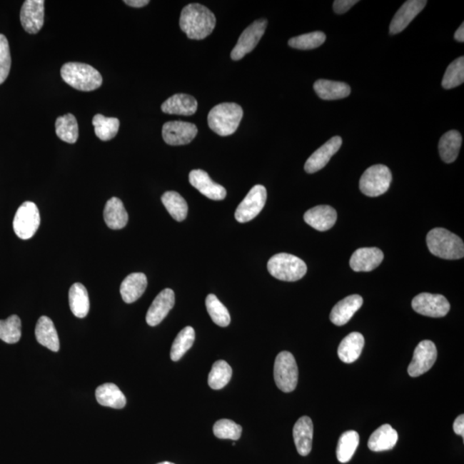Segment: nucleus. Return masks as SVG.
<instances>
[{"instance_id":"nucleus-1","label":"nucleus","mask_w":464,"mask_h":464,"mask_svg":"<svg viewBox=\"0 0 464 464\" xmlns=\"http://www.w3.org/2000/svg\"><path fill=\"white\" fill-rule=\"evenodd\" d=\"M216 18L208 8L200 4H191L181 11L180 27L189 39L202 40L212 34Z\"/></svg>"},{"instance_id":"nucleus-2","label":"nucleus","mask_w":464,"mask_h":464,"mask_svg":"<svg viewBox=\"0 0 464 464\" xmlns=\"http://www.w3.org/2000/svg\"><path fill=\"white\" fill-rule=\"evenodd\" d=\"M428 250L433 256L445 260H458L464 256V244L458 236L443 228H435L427 236Z\"/></svg>"},{"instance_id":"nucleus-3","label":"nucleus","mask_w":464,"mask_h":464,"mask_svg":"<svg viewBox=\"0 0 464 464\" xmlns=\"http://www.w3.org/2000/svg\"><path fill=\"white\" fill-rule=\"evenodd\" d=\"M61 74L66 84L79 91H95L103 84L102 75L99 71L83 63H66L62 66Z\"/></svg>"},{"instance_id":"nucleus-4","label":"nucleus","mask_w":464,"mask_h":464,"mask_svg":"<svg viewBox=\"0 0 464 464\" xmlns=\"http://www.w3.org/2000/svg\"><path fill=\"white\" fill-rule=\"evenodd\" d=\"M243 116V109L237 104H218L208 114L209 128L221 136H229L237 131Z\"/></svg>"},{"instance_id":"nucleus-5","label":"nucleus","mask_w":464,"mask_h":464,"mask_svg":"<svg viewBox=\"0 0 464 464\" xmlns=\"http://www.w3.org/2000/svg\"><path fill=\"white\" fill-rule=\"evenodd\" d=\"M268 270L277 280L293 282L301 280L306 276L307 266L297 256L281 253L270 258Z\"/></svg>"},{"instance_id":"nucleus-6","label":"nucleus","mask_w":464,"mask_h":464,"mask_svg":"<svg viewBox=\"0 0 464 464\" xmlns=\"http://www.w3.org/2000/svg\"><path fill=\"white\" fill-rule=\"evenodd\" d=\"M274 381L281 391L290 393L296 389L298 379V369L296 360L289 352L278 354L273 368Z\"/></svg>"},{"instance_id":"nucleus-7","label":"nucleus","mask_w":464,"mask_h":464,"mask_svg":"<svg viewBox=\"0 0 464 464\" xmlns=\"http://www.w3.org/2000/svg\"><path fill=\"white\" fill-rule=\"evenodd\" d=\"M392 174L390 168L383 164H376L364 172L360 181V188L365 196L378 197L390 188Z\"/></svg>"},{"instance_id":"nucleus-8","label":"nucleus","mask_w":464,"mask_h":464,"mask_svg":"<svg viewBox=\"0 0 464 464\" xmlns=\"http://www.w3.org/2000/svg\"><path fill=\"white\" fill-rule=\"evenodd\" d=\"M40 213L35 203L31 201L24 202L16 211L14 229L15 233L21 239L31 238L40 226Z\"/></svg>"},{"instance_id":"nucleus-9","label":"nucleus","mask_w":464,"mask_h":464,"mask_svg":"<svg viewBox=\"0 0 464 464\" xmlns=\"http://www.w3.org/2000/svg\"><path fill=\"white\" fill-rule=\"evenodd\" d=\"M267 201V189L263 185H256L236 210L235 218L239 223H247L258 215Z\"/></svg>"},{"instance_id":"nucleus-10","label":"nucleus","mask_w":464,"mask_h":464,"mask_svg":"<svg viewBox=\"0 0 464 464\" xmlns=\"http://www.w3.org/2000/svg\"><path fill=\"white\" fill-rule=\"evenodd\" d=\"M267 26L268 21L264 19L256 20L251 24L240 36L237 45L232 49L231 54L232 60L240 61L247 54L251 53L258 44Z\"/></svg>"},{"instance_id":"nucleus-11","label":"nucleus","mask_w":464,"mask_h":464,"mask_svg":"<svg viewBox=\"0 0 464 464\" xmlns=\"http://www.w3.org/2000/svg\"><path fill=\"white\" fill-rule=\"evenodd\" d=\"M412 307L417 313L430 318H444L450 309V303L440 294L420 293L413 299Z\"/></svg>"},{"instance_id":"nucleus-12","label":"nucleus","mask_w":464,"mask_h":464,"mask_svg":"<svg viewBox=\"0 0 464 464\" xmlns=\"http://www.w3.org/2000/svg\"><path fill=\"white\" fill-rule=\"evenodd\" d=\"M438 352L435 344L431 341H423L418 344L413 360L408 365L409 376L416 378L421 376L432 368L437 360Z\"/></svg>"},{"instance_id":"nucleus-13","label":"nucleus","mask_w":464,"mask_h":464,"mask_svg":"<svg viewBox=\"0 0 464 464\" xmlns=\"http://www.w3.org/2000/svg\"><path fill=\"white\" fill-rule=\"evenodd\" d=\"M198 128L195 124L185 121H168L163 126V141L170 146H183L196 138Z\"/></svg>"},{"instance_id":"nucleus-14","label":"nucleus","mask_w":464,"mask_h":464,"mask_svg":"<svg viewBox=\"0 0 464 464\" xmlns=\"http://www.w3.org/2000/svg\"><path fill=\"white\" fill-rule=\"evenodd\" d=\"M44 0H26L21 9L20 20L24 31L36 34L44 24Z\"/></svg>"},{"instance_id":"nucleus-15","label":"nucleus","mask_w":464,"mask_h":464,"mask_svg":"<svg viewBox=\"0 0 464 464\" xmlns=\"http://www.w3.org/2000/svg\"><path fill=\"white\" fill-rule=\"evenodd\" d=\"M343 145V138L340 136H335L315 151L308 158L305 164V170L309 174L322 170L330 162L331 158L334 156Z\"/></svg>"},{"instance_id":"nucleus-16","label":"nucleus","mask_w":464,"mask_h":464,"mask_svg":"<svg viewBox=\"0 0 464 464\" xmlns=\"http://www.w3.org/2000/svg\"><path fill=\"white\" fill-rule=\"evenodd\" d=\"M428 1L425 0H409L403 4L392 19L390 33L396 35L404 31L418 14H420Z\"/></svg>"},{"instance_id":"nucleus-17","label":"nucleus","mask_w":464,"mask_h":464,"mask_svg":"<svg viewBox=\"0 0 464 464\" xmlns=\"http://www.w3.org/2000/svg\"><path fill=\"white\" fill-rule=\"evenodd\" d=\"M189 183L202 195L213 201L226 199V191L223 186L214 183L208 173L202 170H195L189 174Z\"/></svg>"},{"instance_id":"nucleus-18","label":"nucleus","mask_w":464,"mask_h":464,"mask_svg":"<svg viewBox=\"0 0 464 464\" xmlns=\"http://www.w3.org/2000/svg\"><path fill=\"white\" fill-rule=\"evenodd\" d=\"M175 306V293L171 289H164L154 299L146 314V323L151 327L157 326L166 318Z\"/></svg>"},{"instance_id":"nucleus-19","label":"nucleus","mask_w":464,"mask_h":464,"mask_svg":"<svg viewBox=\"0 0 464 464\" xmlns=\"http://www.w3.org/2000/svg\"><path fill=\"white\" fill-rule=\"evenodd\" d=\"M383 253L378 248H361L353 253L350 267L355 272H370L382 263Z\"/></svg>"},{"instance_id":"nucleus-20","label":"nucleus","mask_w":464,"mask_h":464,"mask_svg":"<svg viewBox=\"0 0 464 464\" xmlns=\"http://www.w3.org/2000/svg\"><path fill=\"white\" fill-rule=\"evenodd\" d=\"M303 218L308 225L316 231H326L335 226L337 213L331 206L321 205L308 210Z\"/></svg>"},{"instance_id":"nucleus-21","label":"nucleus","mask_w":464,"mask_h":464,"mask_svg":"<svg viewBox=\"0 0 464 464\" xmlns=\"http://www.w3.org/2000/svg\"><path fill=\"white\" fill-rule=\"evenodd\" d=\"M363 305V298L354 294L337 303L331 311V321L337 326H343L348 323L353 315L360 309Z\"/></svg>"},{"instance_id":"nucleus-22","label":"nucleus","mask_w":464,"mask_h":464,"mask_svg":"<svg viewBox=\"0 0 464 464\" xmlns=\"http://www.w3.org/2000/svg\"><path fill=\"white\" fill-rule=\"evenodd\" d=\"M313 423L310 417L303 416L293 428L295 445L299 455L306 457L311 453L313 440Z\"/></svg>"},{"instance_id":"nucleus-23","label":"nucleus","mask_w":464,"mask_h":464,"mask_svg":"<svg viewBox=\"0 0 464 464\" xmlns=\"http://www.w3.org/2000/svg\"><path fill=\"white\" fill-rule=\"evenodd\" d=\"M198 109L197 100L187 94H176L162 104V111L168 115L192 116Z\"/></svg>"},{"instance_id":"nucleus-24","label":"nucleus","mask_w":464,"mask_h":464,"mask_svg":"<svg viewBox=\"0 0 464 464\" xmlns=\"http://www.w3.org/2000/svg\"><path fill=\"white\" fill-rule=\"evenodd\" d=\"M146 286L147 278L146 274L142 273L129 274L121 285L120 292L122 299L126 303L137 301L145 293Z\"/></svg>"},{"instance_id":"nucleus-25","label":"nucleus","mask_w":464,"mask_h":464,"mask_svg":"<svg viewBox=\"0 0 464 464\" xmlns=\"http://www.w3.org/2000/svg\"><path fill=\"white\" fill-rule=\"evenodd\" d=\"M398 440V433L389 424H385L378 428L371 434L368 447L374 453L393 449Z\"/></svg>"},{"instance_id":"nucleus-26","label":"nucleus","mask_w":464,"mask_h":464,"mask_svg":"<svg viewBox=\"0 0 464 464\" xmlns=\"http://www.w3.org/2000/svg\"><path fill=\"white\" fill-rule=\"evenodd\" d=\"M36 337L38 343L53 352L60 350V340L53 321L44 316L38 320L36 327Z\"/></svg>"},{"instance_id":"nucleus-27","label":"nucleus","mask_w":464,"mask_h":464,"mask_svg":"<svg viewBox=\"0 0 464 464\" xmlns=\"http://www.w3.org/2000/svg\"><path fill=\"white\" fill-rule=\"evenodd\" d=\"M314 90L321 99L326 101L343 99L351 93L348 84L326 79L318 80L314 84Z\"/></svg>"},{"instance_id":"nucleus-28","label":"nucleus","mask_w":464,"mask_h":464,"mask_svg":"<svg viewBox=\"0 0 464 464\" xmlns=\"http://www.w3.org/2000/svg\"><path fill=\"white\" fill-rule=\"evenodd\" d=\"M365 346V338L360 333L353 332L341 341L338 348L341 360L351 364L360 356Z\"/></svg>"},{"instance_id":"nucleus-29","label":"nucleus","mask_w":464,"mask_h":464,"mask_svg":"<svg viewBox=\"0 0 464 464\" xmlns=\"http://www.w3.org/2000/svg\"><path fill=\"white\" fill-rule=\"evenodd\" d=\"M104 221L112 230H121L128 221V214L120 199L111 198L105 205L104 212Z\"/></svg>"},{"instance_id":"nucleus-30","label":"nucleus","mask_w":464,"mask_h":464,"mask_svg":"<svg viewBox=\"0 0 464 464\" xmlns=\"http://www.w3.org/2000/svg\"><path fill=\"white\" fill-rule=\"evenodd\" d=\"M462 135L458 131L451 130L443 135L438 143L440 157L446 163L455 161L462 146Z\"/></svg>"},{"instance_id":"nucleus-31","label":"nucleus","mask_w":464,"mask_h":464,"mask_svg":"<svg viewBox=\"0 0 464 464\" xmlns=\"http://www.w3.org/2000/svg\"><path fill=\"white\" fill-rule=\"evenodd\" d=\"M96 398L102 406L121 409L126 406V399L119 388L114 383H104L96 390Z\"/></svg>"},{"instance_id":"nucleus-32","label":"nucleus","mask_w":464,"mask_h":464,"mask_svg":"<svg viewBox=\"0 0 464 464\" xmlns=\"http://www.w3.org/2000/svg\"><path fill=\"white\" fill-rule=\"evenodd\" d=\"M69 305L71 312L79 318H84L90 311V299L88 292L82 284L75 283L69 291Z\"/></svg>"},{"instance_id":"nucleus-33","label":"nucleus","mask_w":464,"mask_h":464,"mask_svg":"<svg viewBox=\"0 0 464 464\" xmlns=\"http://www.w3.org/2000/svg\"><path fill=\"white\" fill-rule=\"evenodd\" d=\"M161 200L168 213L176 221H183L187 218L188 204L180 193L175 191H168L163 193Z\"/></svg>"},{"instance_id":"nucleus-34","label":"nucleus","mask_w":464,"mask_h":464,"mask_svg":"<svg viewBox=\"0 0 464 464\" xmlns=\"http://www.w3.org/2000/svg\"><path fill=\"white\" fill-rule=\"evenodd\" d=\"M358 444H360V435L355 431H348L341 434L337 445L336 457L341 463H348L355 453Z\"/></svg>"},{"instance_id":"nucleus-35","label":"nucleus","mask_w":464,"mask_h":464,"mask_svg":"<svg viewBox=\"0 0 464 464\" xmlns=\"http://www.w3.org/2000/svg\"><path fill=\"white\" fill-rule=\"evenodd\" d=\"M56 134L61 141L74 144L79 138L77 119L71 114L57 118L56 123Z\"/></svg>"},{"instance_id":"nucleus-36","label":"nucleus","mask_w":464,"mask_h":464,"mask_svg":"<svg viewBox=\"0 0 464 464\" xmlns=\"http://www.w3.org/2000/svg\"><path fill=\"white\" fill-rule=\"evenodd\" d=\"M92 124L96 136L103 141L115 138L120 128V121L117 118L105 117L100 114L93 117Z\"/></svg>"},{"instance_id":"nucleus-37","label":"nucleus","mask_w":464,"mask_h":464,"mask_svg":"<svg viewBox=\"0 0 464 464\" xmlns=\"http://www.w3.org/2000/svg\"><path fill=\"white\" fill-rule=\"evenodd\" d=\"M196 340V332L192 327H186L176 337L171 350V358L173 361H178L184 354L192 348Z\"/></svg>"},{"instance_id":"nucleus-38","label":"nucleus","mask_w":464,"mask_h":464,"mask_svg":"<svg viewBox=\"0 0 464 464\" xmlns=\"http://www.w3.org/2000/svg\"><path fill=\"white\" fill-rule=\"evenodd\" d=\"M232 377L231 367L225 360L214 363L208 376V385L213 390L223 389L231 381Z\"/></svg>"},{"instance_id":"nucleus-39","label":"nucleus","mask_w":464,"mask_h":464,"mask_svg":"<svg viewBox=\"0 0 464 464\" xmlns=\"http://www.w3.org/2000/svg\"><path fill=\"white\" fill-rule=\"evenodd\" d=\"M22 336V323L18 316L12 315L6 320H0V340L8 344L19 343Z\"/></svg>"},{"instance_id":"nucleus-40","label":"nucleus","mask_w":464,"mask_h":464,"mask_svg":"<svg viewBox=\"0 0 464 464\" xmlns=\"http://www.w3.org/2000/svg\"><path fill=\"white\" fill-rule=\"evenodd\" d=\"M206 310L214 323L221 327H227L231 323V316L227 308L213 294H209L206 299Z\"/></svg>"},{"instance_id":"nucleus-41","label":"nucleus","mask_w":464,"mask_h":464,"mask_svg":"<svg viewBox=\"0 0 464 464\" xmlns=\"http://www.w3.org/2000/svg\"><path fill=\"white\" fill-rule=\"evenodd\" d=\"M464 82V58L459 57L457 60L451 62L447 67L444 78H443L442 86L450 90L461 86Z\"/></svg>"},{"instance_id":"nucleus-42","label":"nucleus","mask_w":464,"mask_h":464,"mask_svg":"<svg viewBox=\"0 0 464 464\" xmlns=\"http://www.w3.org/2000/svg\"><path fill=\"white\" fill-rule=\"evenodd\" d=\"M325 40H326V36L323 32L315 31L293 37L289 40L288 44L293 49L310 50L319 48L324 44Z\"/></svg>"},{"instance_id":"nucleus-43","label":"nucleus","mask_w":464,"mask_h":464,"mask_svg":"<svg viewBox=\"0 0 464 464\" xmlns=\"http://www.w3.org/2000/svg\"><path fill=\"white\" fill-rule=\"evenodd\" d=\"M242 431L241 425L231 420H219L213 425L214 435L221 440H238Z\"/></svg>"},{"instance_id":"nucleus-44","label":"nucleus","mask_w":464,"mask_h":464,"mask_svg":"<svg viewBox=\"0 0 464 464\" xmlns=\"http://www.w3.org/2000/svg\"><path fill=\"white\" fill-rule=\"evenodd\" d=\"M11 65L9 42L5 36L0 34V84L6 81L10 73Z\"/></svg>"},{"instance_id":"nucleus-45","label":"nucleus","mask_w":464,"mask_h":464,"mask_svg":"<svg viewBox=\"0 0 464 464\" xmlns=\"http://www.w3.org/2000/svg\"><path fill=\"white\" fill-rule=\"evenodd\" d=\"M357 0H336L334 2V11L337 14H343L356 5Z\"/></svg>"},{"instance_id":"nucleus-46","label":"nucleus","mask_w":464,"mask_h":464,"mask_svg":"<svg viewBox=\"0 0 464 464\" xmlns=\"http://www.w3.org/2000/svg\"><path fill=\"white\" fill-rule=\"evenodd\" d=\"M453 430L455 434H458L459 436H462L464 438V415H459L457 419H455L453 424Z\"/></svg>"},{"instance_id":"nucleus-47","label":"nucleus","mask_w":464,"mask_h":464,"mask_svg":"<svg viewBox=\"0 0 464 464\" xmlns=\"http://www.w3.org/2000/svg\"><path fill=\"white\" fill-rule=\"evenodd\" d=\"M124 3L129 6L141 8L148 5L150 1L148 0H125Z\"/></svg>"},{"instance_id":"nucleus-48","label":"nucleus","mask_w":464,"mask_h":464,"mask_svg":"<svg viewBox=\"0 0 464 464\" xmlns=\"http://www.w3.org/2000/svg\"><path fill=\"white\" fill-rule=\"evenodd\" d=\"M455 40L458 42L464 41V24L463 23L460 25V27L458 29V31H455L454 36Z\"/></svg>"},{"instance_id":"nucleus-49","label":"nucleus","mask_w":464,"mask_h":464,"mask_svg":"<svg viewBox=\"0 0 464 464\" xmlns=\"http://www.w3.org/2000/svg\"><path fill=\"white\" fill-rule=\"evenodd\" d=\"M158 464H175V463H170V462H163V463H158Z\"/></svg>"}]
</instances>
